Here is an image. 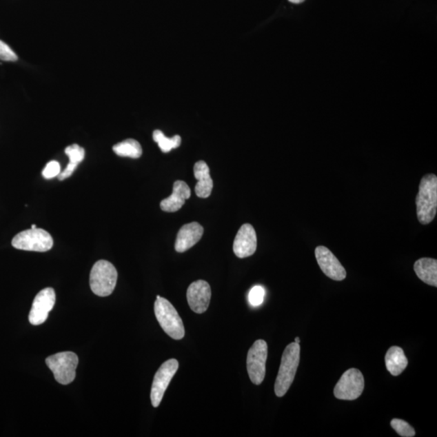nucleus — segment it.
Segmentation results:
<instances>
[{
	"label": "nucleus",
	"mask_w": 437,
	"mask_h": 437,
	"mask_svg": "<svg viewBox=\"0 0 437 437\" xmlns=\"http://www.w3.org/2000/svg\"><path fill=\"white\" fill-rule=\"evenodd\" d=\"M179 367L178 360L170 359L165 361L157 370L153 379L151 390V401L153 407H159L166 389L178 371Z\"/></svg>",
	"instance_id": "nucleus-9"
},
{
	"label": "nucleus",
	"mask_w": 437,
	"mask_h": 437,
	"mask_svg": "<svg viewBox=\"0 0 437 437\" xmlns=\"http://www.w3.org/2000/svg\"><path fill=\"white\" fill-rule=\"evenodd\" d=\"M265 289L262 286H254L249 294V301L251 305L258 307L261 305L264 301Z\"/></svg>",
	"instance_id": "nucleus-23"
},
{
	"label": "nucleus",
	"mask_w": 437,
	"mask_h": 437,
	"mask_svg": "<svg viewBox=\"0 0 437 437\" xmlns=\"http://www.w3.org/2000/svg\"><path fill=\"white\" fill-rule=\"evenodd\" d=\"M61 173V167L57 161H51L45 165L43 171V176L45 179H52Z\"/></svg>",
	"instance_id": "nucleus-24"
},
{
	"label": "nucleus",
	"mask_w": 437,
	"mask_h": 437,
	"mask_svg": "<svg viewBox=\"0 0 437 437\" xmlns=\"http://www.w3.org/2000/svg\"><path fill=\"white\" fill-rule=\"evenodd\" d=\"M117 280V270L112 263L105 260H100L92 268L90 287L96 296L104 297L112 294Z\"/></svg>",
	"instance_id": "nucleus-4"
},
{
	"label": "nucleus",
	"mask_w": 437,
	"mask_h": 437,
	"mask_svg": "<svg viewBox=\"0 0 437 437\" xmlns=\"http://www.w3.org/2000/svg\"><path fill=\"white\" fill-rule=\"evenodd\" d=\"M194 174L195 179L198 181L196 185H195V193L199 198H208L212 192L213 181L207 163L203 161L195 163Z\"/></svg>",
	"instance_id": "nucleus-16"
},
{
	"label": "nucleus",
	"mask_w": 437,
	"mask_h": 437,
	"mask_svg": "<svg viewBox=\"0 0 437 437\" xmlns=\"http://www.w3.org/2000/svg\"><path fill=\"white\" fill-rule=\"evenodd\" d=\"M390 425L399 436L403 437H413L416 436L415 429L406 421L399 420V418H394L390 423Z\"/></svg>",
	"instance_id": "nucleus-21"
},
{
	"label": "nucleus",
	"mask_w": 437,
	"mask_h": 437,
	"mask_svg": "<svg viewBox=\"0 0 437 437\" xmlns=\"http://www.w3.org/2000/svg\"><path fill=\"white\" fill-rule=\"evenodd\" d=\"M257 250V235L254 227L245 224L236 234L234 251L236 257L245 258L251 256Z\"/></svg>",
	"instance_id": "nucleus-13"
},
{
	"label": "nucleus",
	"mask_w": 437,
	"mask_h": 437,
	"mask_svg": "<svg viewBox=\"0 0 437 437\" xmlns=\"http://www.w3.org/2000/svg\"><path fill=\"white\" fill-rule=\"evenodd\" d=\"M365 388V379L361 372L350 369L344 373L334 387V394L338 399L356 400L360 396Z\"/></svg>",
	"instance_id": "nucleus-7"
},
{
	"label": "nucleus",
	"mask_w": 437,
	"mask_h": 437,
	"mask_svg": "<svg viewBox=\"0 0 437 437\" xmlns=\"http://www.w3.org/2000/svg\"><path fill=\"white\" fill-rule=\"evenodd\" d=\"M57 301V295L52 287H46L39 292L32 302L29 315V321L32 325L43 324L48 318L49 313L53 309Z\"/></svg>",
	"instance_id": "nucleus-10"
},
{
	"label": "nucleus",
	"mask_w": 437,
	"mask_h": 437,
	"mask_svg": "<svg viewBox=\"0 0 437 437\" xmlns=\"http://www.w3.org/2000/svg\"><path fill=\"white\" fill-rule=\"evenodd\" d=\"M65 153L69 157V163L76 165H79L85 159V150L79 146L78 144H72V145L67 147L66 150H65Z\"/></svg>",
	"instance_id": "nucleus-22"
},
{
	"label": "nucleus",
	"mask_w": 437,
	"mask_h": 437,
	"mask_svg": "<svg viewBox=\"0 0 437 437\" xmlns=\"http://www.w3.org/2000/svg\"><path fill=\"white\" fill-rule=\"evenodd\" d=\"M301 347L299 343H291L283 353L281 365L275 384L276 396H285L295 379L300 363Z\"/></svg>",
	"instance_id": "nucleus-2"
},
{
	"label": "nucleus",
	"mask_w": 437,
	"mask_h": 437,
	"mask_svg": "<svg viewBox=\"0 0 437 437\" xmlns=\"http://www.w3.org/2000/svg\"><path fill=\"white\" fill-rule=\"evenodd\" d=\"M46 365L52 371L54 379L59 384H71L76 378L79 359L76 353L63 352L46 358Z\"/></svg>",
	"instance_id": "nucleus-5"
},
{
	"label": "nucleus",
	"mask_w": 437,
	"mask_h": 437,
	"mask_svg": "<svg viewBox=\"0 0 437 437\" xmlns=\"http://www.w3.org/2000/svg\"><path fill=\"white\" fill-rule=\"evenodd\" d=\"M192 195L189 185L183 181H176L173 187V193L170 197L163 199L161 203L162 211L176 212L184 205L185 200Z\"/></svg>",
	"instance_id": "nucleus-15"
},
{
	"label": "nucleus",
	"mask_w": 437,
	"mask_h": 437,
	"mask_svg": "<svg viewBox=\"0 0 437 437\" xmlns=\"http://www.w3.org/2000/svg\"><path fill=\"white\" fill-rule=\"evenodd\" d=\"M414 270L418 278L427 285L437 287V260L423 258L417 260Z\"/></svg>",
	"instance_id": "nucleus-17"
},
{
	"label": "nucleus",
	"mask_w": 437,
	"mask_h": 437,
	"mask_svg": "<svg viewBox=\"0 0 437 437\" xmlns=\"http://www.w3.org/2000/svg\"><path fill=\"white\" fill-rule=\"evenodd\" d=\"M113 150L119 156L133 158L137 159L142 156L143 150L141 143L136 139H128L115 144Z\"/></svg>",
	"instance_id": "nucleus-19"
},
{
	"label": "nucleus",
	"mask_w": 437,
	"mask_h": 437,
	"mask_svg": "<svg viewBox=\"0 0 437 437\" xmlns=\"http://www.w3.org/2000/svg\"><path fill=\"white\" fill-rule=\"evenodd\" d=\"M267 343L259 339L250 347L247 355V371L254 385H261L266 375Z\"/></svg>",
	"instance_id": "nucleus-8"
},
{
	"label": "nucleus",
	"mask_w": 437,
	"mask_h": 437,
	"mask_svg": "<svg viewBox=\"0 0 437 437\" xmlns=\"http://www.w3.org/2000/svg\"><path fill=\"white\" fill-rule=\"evenodd\" d=\"M31 229L34 230L37 229V225H32L31 227Z\"/></svg>",
	"instance_id": "nucleus-28"
},
{
	"label": "nucleus",
	"mask_w": 437,
	"mask_h": 437,
	"mask_svg": "<svg viewBox=\"0 0 437 437\" xmlns=\"http://www.w3.org/2000/svg\"><path fill=\"white\" fill-rule=\"evenodd\" d=\"M154 311L163 331L175 341H180L184 338L185 327L183 320L168 300L157 296Z\"/></svg>",
	"instance_id": "nucleus-3"
},
{
	"label": "nucleus",
	"mask_w": 437,
	"mask_h": 437,
	"mask_svg": "<svg viewBox=\"0 0 437 437\" xmlns=\"http://www.w3.org/2000/svg\"><path fill=\"white\" fill-rule=\"evenodd\" d=\"M288 1L292 3H303L304 1H305V0H288Z\"/></svg>",
	"instance_id": "nucleus-26"
},
{
	"label": "nucleus",
	"mask_w": 437,
	"mask_h": 437,
	"mask_svg": "<svg viewBox=\"0 0 437 437\" xmlns=\"http://www.w3.org/2000/svg\"><path fill=\"white\" fill-rule=\"evenodd\" d=\"M12 245L17 250L46 252L53 247L54 241L48 232L37 227L21 232L14 236Z\"/></svg>",
	"instance_id": "nucleus-6"
},
{
	"label": "nucleus",
	"mask_w": 437,
	"mask_h": 437,
	"mask_svg": "<svg viewBox=\"0 0 437 437\" xmlns=\"http://www.w3.org/2000/svg\"><path fill=\"white\" fill-rule=\"evenodd\" d=\"M300 342H301V341H300L299 337H296V338H295V343H299V344H300Z\"/></svg>",
	"instance_id": "nucleus-27"
},
{
	"label": "nucleus",
	"mask_w": 437,
	"mask_h": 437,
	"mask_svg": "<svg viewBox=\"0 0 437 437\" xmlns=\"http://www.w3.org/2000/svg\"><path fill=\"white\" fill-rule=\"evenodd\" d=\"M418 220L422 225L429 224L436 215L437 176L427 174L420 181L416 197Z\"/></svg>",
	"instance_id": "nucleus-1"
},
{
	"label": "nucleus",
	"mask_w": 437,
	"mask_h": 437,
	"mask_svg": "<svg viewBox=\"0 0 437 437\" xmlns=\"http://www.w3.org/2000/svg\"><path fill=\"white\" fill-rule=\"evenodd\" d=\"M385 365L390 374L397 376L406 369L408 360L401 347L394 346L389 348L385 355Z\"/></svg>",
	"instance_id": "nucleus-18"
},
{
	"label": "nucleus",
	"mask_w": 437,
	"mask_h": 437,
	"mask_svg": "<svg viewBox=\"0 0 437 437\" xmlns=\"http://www.w3.org/2000/svg\"><path fill=\"white\" fill-rule=\"evenodd\" d=\"M153 139L158 143L160 150L164 153L170 152L172 150L179 148L181 143V138L178 134H176L173 138H167L160 130H156L153 132Z\"/></svg>",
	"instance_id": "nucleus-20"
},
{
	"label": "nucleus",
	"mask_w": 437,
	"mask_h": 437,
	"mask_svg": "<svg viewBox=\"0 0 437 437\" xmlns=\"http://www.w3.org/2000/svg\"><path fill=\"white\" fill-rule=\"evenodd\" d=\"M187 296L188 304L193 312L199 314L205 313L210 305L211 287L206 281H195L189 286Z\"/></svg>",
	"instance_id": "nucleus-12"
},
{
	"label": "nucleus",
	"mask_w": 437,
	"mask_h": 437,
	"mask_svg": "<svg viewBox=\"0 0 437 437\" xmlns=\"http://www.w3.org/2000/svg\"><path fill=\"white\" fill-rule=\"evenodd\" d=\"M0 59L3 61H17V55L4 41L0 40Z\"/></svg>",
	"instance_id": "nucleus-25"
},
{
	"label": "nucleus",
	"mask_w": 437,
	"mask_h": 437,
	"mask_svg": "<svg viewBox=\"0 0 437 437\" xmlns=\"http://www.w3.org/2000/svg\"><path fill=\"white\" fill-rule=\"evenodd\" d=\"M315 256L321 270L325 276L333 281L345 280L347 272L338 259L325 246H318L315 250Z\"/></svg>",
	"instance_id": "nucleus-11"
},
{
	"label": "nucleus",
	"mask_w": 437,
	"mask_h": 437,
	"mask_svg": "<svg viewBox=\"0 0 437 437\" xmlns=\"http://www.w3.org/2000/svg\"><path fill=\"white\" fill-rule=\"evenodd\" d=\"M203 227L197 222L190 223L181 227L175 243L176 252L184 253L201 240Z\"/></svg>",
	"instance_id": "nucleus-14"
}]
</instances>
